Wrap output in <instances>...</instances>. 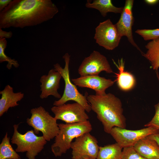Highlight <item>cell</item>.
Instances as JSON below:
<instances>
[{"label":"cell","mask_w":159,"mask_h":159,"mask_svg":"<svg viewBox=\"0 0 159 159\" xmlns=\"http://www.w3.org/2000/svg\"><path fill=\"white\" fill-rule=\"evenodd\" d=\"M0 94L1 95L0 99V117L7 112L10 108L18 106V102L24 97V94L21 92H14L13 87L9 85L0 91Z\"/></svg>","instance_id":"9a60e30c"},{"label":"cell","mask_w":159,"mask_h":159,"mask_svg":"<svg viewBox=\"0 0 159 159\" xmlns=\"http://www.w3.org/2000/svg\"><path fill=\"white\" fill-rule=\"evenodd\" d=\"M11 0H0V12L6 7L12 1Z\"/></svg>","instance_id":"4316f807"},{"label":"cell","mask_w":159,"mask_h":159,"mask_svg":"<svg viewBox=\"0 0 159 159\" xmlns=\"http://www.w3.org/2000/svg\"><path fill=\"white\" fill-rule=\"evenodd\" d=\"M7 44V41L5 38H0V62H6L7 64L6 67L9 69L13 66L15 68L18 67L19 64L17 61L12 59L7 56L5 53V50Z\"/></svg>","instance_id":"7402d4cb"},{"label":"cell","mask_w":159,"mask_h":159,"mask_svg":"<svg viewBox=\"0 0 159 159\" xmlns=\"http://www.w3.org/2000/svg\"><path fill=\"white\" fill-rule=\"evenodd\" d=\"M0 159H21L10 144L7 132L0 144Z\"/></svg>","instance_id":"44dd1931"},{"label":"cell","mask_w":159,"mask_h":159,"mask_svg":"<svg viewBox=\"0 0 159 159\" xmlns=\"http://www.w3.org/2000/svg\"><path fill=\"white\" fill-rule=\"evenodd\" d=\"M121 38L115 25L109 19L100 22L95 28L96 42L107 50H112L117 47Z\"/></svg>","instance_id":"ba28073f"},{"label":"cell","mask_w":159,"mask_h":159,"mask_svg":"<svg viewBox=\"0 0 159 159\" xmlns=\"http://www.w3.org/2000/svg\"><path fill=\"white\" fill-rule=\"evenodd\" d=\"M13 35V33L11 31L9 32L3 30L0 28V38H4L7 39L11 38Z\"/></svg>","instance_id":"484cf974"},{"label":"cell","mask_w":159,"mask_h":159,"mask_svg":"<svg viewBox=\"0 0 159 159\" xmlns=\"http://www.w3.org/2000/svg\"><path fill=\"white\" fill-rule=\"evenodd\" d=\"M51 0H13L0 12V28L36 26L52 19L58 13Z\"/></svg>","instance_id":"6da1fadb"},{"label":"cell","mask_w":159,"mask_h":159,"mask_svg":"<svg viewBox=\"0 0 159 159\" xmlns=\"http://www.w3.org/2000/svg\"><path fill=\"white\" fill-rule=\"evenodd\" d=\"M77 159H95L87 156H83Z\"/></svg>","instance_id":"f546056e"},{"label":"cell","mask_w":159,"mask_h":159,"mask_svg":"<svg viewBox=\"0 0 159 159\" xmlns=\"http://www.w3.org/2000/svg\"><path fill=\"white\" fill-rule=\"evenodd\" d=\"M85 6L98 10L104 17L109 12L121 14L123 9V7H118L114 6L111 0H94L91 3L88 1Z\"/></svg>","instance_id":"ac0fdd59"},{"label":"cell","mask_w":159,"mask_h":159,"mask_svg":"<svg viewBox=\"0 0 159 159\" xmlns=\"http://www.w3.org/2000/svg\"><path fill=\"white\" fill-rule=\"evenodd\" d=\"M122 159H148L138 153L133 146L123 148Z\"/></svg>","instance_id":"cb8c5ba5"},{"label":"cell","mask_w":159,"mask_h":159,"mask_svg":"<svg viewBox=\"0 0 159 159\" xmlns=\"http://www.w3.org/2000/svg\"><path fill=\"white\" fill-rule=\"evenodd\" d=\"M70 57L68 53L63 56L62 57L65 62L64 68L57 63L54 65V69L60 73L63 79L65 87L64 93L61 97L58 100L55 101L53 105L60 106L69 101H73L80 104L86 112H89L92 110L87 99V94L83 95L80 93L76 85L73 84L70 80L69 69Z\"/></svg>","instance_id":"277c9868"},{"label":"cell","mask_w":159,"mask_h":159,"mask_svg":"<svg viewBox=\"0 0 159 159\" xmlns=\"http://www.w3.org/2000/svg\"><path fill=\"white\" fill-rule=\"evenodd\" d=\"M119 70V72L115 73L116 75L117 85L122 90L127 91L132 89L136 84V80L133 75L131 73L124 70V62L122 59L119 60L118 64L114 61Z\"/></svg>","instance_id":"e0dca14e"},{"label":"cell","mask_w":159,"mask_h":159,"mask_svg":"<svg viewBox=\"0 0 159 159\" xmlns=\"http://www.w3.org/2000/svg\"><path fill=\"white\" fill-rule=\"evenodd\" d=\"M151 138L155 140L159 145V133L150 135Z\"/></svg>","instance_id":"f1b7e54d"},{"label":"cell","mask_w":159,"mask_h":159,"mask_svg":"<svg viewBox=\"0 0 159 159\" xmlns=\"http://www.w3.org/2000/svg\"><path fill=\"white\" fill-rule=\"evenodd\" d=\"M103 71L107 73H113L106 57L96 51H93L89 56L85 57L78 69L80 76L99 75Z\"/></svg>","instance_id":"30bf717a"},{"label":"cell","mask_w":159,"mask_h":159,"mask_svg":"<svg viewBox=\"0 0 159 159\" xmlns=\"http://www.w3.org/2000/svg\"><path fill=\"white\" fill-rule=\"evenodd\" d=\"M87 99L91 110L96 113L102 123L105 132L110 134L114 127L125 128L126 118L123 114L122 104L119 98L109 93L101 95H89Z\"/></svg>","instance_id":"7a4b0ae2"},{"label":"cell","mask_w":159,"mask_h":159,"mask_svg":"<svg viewBox=\"0 0 159 159\" xmlns=\"http://www.w3.org/2000/svg\"><path fill=\"white\" fill-rule=\"evenodd\" d=\"M19 124L13 125L14 132L11 142L16 144V152H26L28 159H35L36 157L44 149L47 141L42 136L35 135L33 130H29L24 134L19 133L18 130Z\"/></svg>","instance_id":"8992f818"},{"label":"cell","mask_w":159,"mask_h":159,"mask_svg":"<svg viewBox=\"0 0 159 159\" xmlns=\"http://www.w3.org/2000/svg\"><path fill=\"white\" fill-rule=\"evenodd\" d=\"M62 77L60 73L54 69L50 70L47 74L42 76L40 79L41 91L40 98L44 99L52 95L60 99L62 96L58 90L59 88L60 81Z\"/></svg>","instance_id":"5bb4252c"},{"label":"cell","mask_w":159,"mask_h":159,"mask_svg":"<svg viewBox=\"0 0 159 159\" xmlns=\"http://www.w3.org/2000/svg\"><path fill=\"white\" fill-rule=\"evenodd\" d=\"M99 147L95 137L90 132L84 134L76 138L71 143L72 158L87 156L96 159Z\"/></svg>","instance_id":"8fae6325"},{"label":"cell","mask_w":159,"mask_h":159,"mask_svg":"<svg viewBox=\"0 0 159 159\" xmlns=\"http://www.w3.org/2000/svg\"><path fill=\"white\" fill-rule=\"evenodd\" d=\"M76 85L81 87H86L94 90L95 95H105L106 90L112 86L115 81L107 79L99 75H89L71 79Z\"/></svg>","instance_id":"4fadbf2b"},{"label":"cell","mask_w":159,"mask_h":159,"mask_svg":"<svg viewBox=\"0 0 159 159\" xmlns=\"http://www.w3.org/2000/svg\"><path fill=\"white\" fill-rule=\"evenodd\" d=\"M59 132L55 138L54 143L51 146V150L56 157H60L71 148L72 141L74 139L92 130L90 122L73 123L58 124Z\"/></svg>","instance_id":"3957f363"},{"label":"cell","mask_w":159,"mask_h":159,"mask_svg":"<svg viewBox=\"0 0 159 159\" xmlns=\"http://www.w3.org/2000/svg\"><path fill=\"white\" fill-rule=\"evenodd\" d=\"M54 115V118L60 120L66 123H73L87 121L89 117L84 107L80 104H64L58 106H54L51 108Z\"/></svg>","instance_id":"9c48e42d"},{"label":"cell","mask_w":159,"mask_h":159,"mask_svg":"<svg viewBox=\"0 0 159 159\" xmlns=\"http://www.w3.org/2000/svg\"><path fill=\"white\" fill-rule=\"evenodd\" d=\"M31 116L26 119V122L34 129L35 134L39 131L47 141H49L55 138L59 132V128L56 119L52 116L41 106L32 109Z\"/></svg>","instance_id":"5b68a950"},{"label":"cell","mask_w":159,"mask_h":159,"mask_svg":"<svg viewBox=\"0 0 159 159\" xmlns=\"http://www.w3.org/2000/svg\"><path fill=\"white\" fill-rule=\"evenodd\" d=\"M122 148L116 143L100 146L96 159H122Z\"/></svg>","instance_id":"ffe728a7"},{"label":"cell","mask_w":159,"mask_h":159,"mask_svg":"<svg viewBox=\"0 0 159 159\" xmlns=\"http://www.w3.org/2000/svg\"><path fill=\"white\" fill-rule=\"evenodd\" d=\"M157 77L159 81V75L158 71H156ZM155 112L152 120L144 125L146 127H155L159 130V102L155 105Z\"/></svg>","instance_id":"d4e9b609"},{"label":"cell","mask_w":159,"mask_h":159,"mask_svg":"<svg viewBox=\"0 0 159 159\" xmlns=\"http://www.w3.org/2000/svg\"><path fill=\"white\" fill-rule=\"evenodd\" d=\"M140 155L148 159H159V145L150 135L142 139L133 146Z\"/></svg>","instance_id":"2e32d148"},{"label":"cell","mask_w":159,"mask_h":159,"mask_svg":"<svg viewBox=\"0 0 159 159\" xmlns=\"http://www.w3.org/2000/svg\"><path fill=\"white\" fill-rule=\"evenodd\" d=\"M135 32L141 36L145 41L151 40L159 38V29H138Z\"/></svg>","instance_id":"603a6c76"},{"label":"cell","mask_w":159,"mask_h":159,"mask_svg":"<svg viewBox=\"0 0 159 159\" xmlns=\"http://www.w3.org/2000/svg\"><path fill=\"white\" fill-rule=\"evenodd\" d=\"M145 2L150 5H154L157 4L159 1L158 0H145Z\"/></svg>","instance_id":"83f0119b"},{"label":"cell","mask_w":159,"mask_h":159,"mask_svg":"<svg viewBox=\"0 0 159 159\" xmlns=\"http://www.w3.org/2000/svg\"><path fill=\"white\" fill-rule=\"evenodd\" d=\"M147 51L142 54L150 62L153 70L159 68V38L151 40L145 46Z\"/></svg>","instance_id":"d6986e66"},{"label":"cell","mask_w":159,"mask_h":159,"mask_svg":"<svg viewBox=\"0 0 159 159\" xmlns=\"http://www.w3.org/2000/svg\"><path fill=\"white\" fill-rule=\"evenodd\" d=\"M159 133V130L152 127L132 130L114 127L110 134L122 148L133 146L138 142L147 136Z\"/></svg>","instance_id":"52a82bcc"},{"label":"cell","mask_w":159,"mask_h":159,"mask_svg":"<svg viewBox=\"0 0 159 159\" xmlns=\"http://www.w3.org/2000/svg\"><path fill=\"white\" fill-rule=\"evenodd\" d=\"M134 2L133 0L125 1L120 17L115 25L121 37H126L129 42L142 54L143 52L135 42L132 35V28L134 21L132 11Z\"/></svg>","instance_id":"7c38bea8"}]
</instances>
